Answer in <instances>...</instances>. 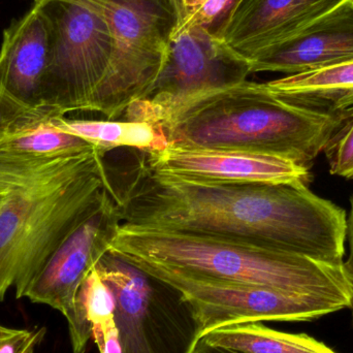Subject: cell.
Wrapping results in <instances>:
<instances>
[{
  "label": "cell",
  "mask_w": 353,
  "mask_h": 353,
  "mask_svg": "<svg viewBox=\"0 0 353 353\" xmlns=\"http://www.w3.org/2000/svg\"><path fill=\"white\" fill-rule=\"evenodd\" d=\"M201 339L211 345L243 353H338L307 334L283 333L263 323L220 327Z\"/></svg>",
  "instance_id": "17"
},
{
  "label": "cell",
  "mask_w": 353,
  "mask_h": 353,
  "mask_svg": "<svg viewBox=\"0 0 353 353\" xmlns=\"http://www.w3.org/2000/svg\"><path fill=\"white\" fill-rule=\"evenodd\" d=\"M97 1L111 25L114 51L91 112L115 119L152 91L165 64L170 39L180 21V6L179 0Z\"/></svg>",
  "instance_id": "7"
},
{
  "label": "cell",
  "mask_w": 353,
  "mask_h": 353,
  "mask_svg": "<svg viewBox=\"0 0 353 353\" xmlns=\"http://www.w3.org/2000/svg\"><path fill=\"white\" fill-rule=\"evenodd\" d=\"M52 122L58 130L79 137L108 152L121 147L147 152L163 150L170 146L163 128L147 122L68 119L65 116L54 117Z\"/></svg>",
  "instance_id": "16"
},
{
  "label": "cell",
  "mask_w": 353,
  "mask_h": 353,
  "mask_svg": "<svg viewBox=\"0 0 353 353\" xmlns=\"http://www.w3.org/2000/svg\"><path fill=\"white\" fill-rule=\"evenodd\" d=\"M134 267L180 290L194 307L203 336L242 323H310L348 309L346 303L336 299L215 281L147 263Z\"/></svg>",
  "instance_id": "8"
},
{
  "label": "cell",
  "mask_w": 353,
  "mask_h": 353,
  "mask_svg": "<svg viewBox=\"0 0 353 353\" xmlns=\"http://www.w3.org/2000/svg\"><path fill=\"white\" fill-rule=\"evenodd\" d=\"M45 335V327L18 330L0 325V353H33Z\"/></svg>",
  "instance_id": "23"
},
{
  "label": "cell",
  "mask_w": 353,
  "mask_h": 353,
  "mask_svg": "<svg viewBox=\"0 0 353 353\" xmlns=\"http://www.w3.org/2000/svg\"><path fill=\"white\" fill-rule=\"evenodd\" d=\"M241 0H179L180 21L196 24L222 39L226 26Z\"/></svg>",
  "instance_id": "20"
},
{
  "label": "cell",
  "mask_w": 353,
  "mask_h": 353,
  "mask_svg": "<svg viewBox=\"0 0 353 353\" xmlns=\"http://www.w3.org/2000/svg\"><path fill=\"white\" fill-rule=\"evenodd\" d=\"M352 114L301 107L278 99L263 83L245 81L187 99L155 125L172 146L250 151L310 170Z\"/></svg>",
  "instance_id": "2"
},
{
  "label": "cell",
  "mask_w": 353,
  "mask_h": 353,
  "mask_svg": "<svg viewBox=\"0 0 353 353\" xmlns=\"http://www.w3.org/2000/svg\"><path fill=\"white\" fill-rule=\"evenodd\" d=\"M53 118L30 132L1 139L0 155L29 161H45L63 159L93 146L79 137L58 130L52 122Z\"/></svg>",
  "instance_id": "19"
},
{
  "label": "cell",
  "mask_w": 353,
  "mask_h": 353,
  "mask_svg": "<svg viewBox=\"0 0 353 353\" xmlns=\"http://www.w3.org/2000/svg\"><path fill=\"white\" fill-rule=\"evenodd\" d=\"M332 175L353 181V112L325 150Z\"/></svg>",
  "instance_id": "22"
},
{
  "label": "cell",
  "mask_w": 353,
  "mask_h": 353,
  "mask_svg": "<svg viewBox=\"0 0 353 353\" xmlns=\"http://www.w3.org/2000/svg\"><path fill=\"white\" fill-rule=\"evenodd\" d=\"M92 339L101 353H122L121 343L114 317L94 325Z\"/></svg>",
  "instance_id": "24"
},
{
  "label": "cell",
  "mask_w": 353,
  "mask_h": 353,
  "mask_svg": "<svg viewBox=\"0 0 353 353\" xmlns=\"http://www.w3.org/2000/svg\"><path fill=\"white\" fill-rule=\"evenodd\" d=\"M117 203L121 223L210 232L344 263L347 214L307 183L201 182L155 171L141 157Z\"/></svg>",
  "instance_id": "1"
},
{
  "label": "cell",
  "mask_w": 353,
  "mask_h": 353,
  "mask_svg": "<svg viewBox=\"0 0 353 353\" xmlns=\"http://www.w3.org/2000/svg\"><path fill=\"white\" fill-rule=\"evenodd\" d=\"M353 60V0H344L302 30L253 56L251 74L310 72Z\"/></svg>",
  "instance_id": "12"
},
{
  "label": "cell",
  "mask_w": 353,
  "mask_h": 353,
  "mask_svg": "<svg viewBox=\"0 0 353 353\" xmlns=\"http://www.w3.org/2000/svg\"><path fill=\"white\" fill-rule=\"evenodd\" d=\"M108 253L130 265H159L215 281L336 299L348 305L343 265L263 246L244 239L121 223Z\"/></svg>",
  "instance_id": "3"
},
{
  "label": "cell",
  "mask_w": 353,
  "mask_h": 353,
  "mask_svg": "<svg viewBox=\"0 0 353 353\" xmlns=\"http://www.w3.org/2000/svg\"><path fill=\"white\" fill-rule=\"evenodd\" d=\"M113 294L122 353H194L203 327L174 286L107 253L95 265Z\"/></svg>",
  "instance_id": "6"
},
{
  "label": "cell",
  "mask_w": 353,
  "mask_h": 353,
  "mask_svg": "<svg viewBox=\"0 0 353 353\" xmlns=\"http://www.w3.org/2000/svg\"><path fill=\"white\" fill-rule=\"evenodd\" d=\"M344 0H241L222 41L250 60L308 26Z\"/></svg>",
  "instance_id": "14"
},
{
  "label": "cell",
  "mask_w": 353,
  "mask_h": 353,
  "mask_svg": "<svg viewBox=\"0 0 353 353\" xmlns=\"http://www.w3.org/2000/svg\"><path fill=\"white\" fill-rule=\"evenodd\" d=\"M346 241L350 245V255L347 259L344 261L343 265L350 283L352 286V302H350V309L352 311V325L353 330V194L350 197V212L347 216V228H346Z\"/></svg>",
  "instance_id": "25"
},
{
  "label": "cell",
  "mask_w": 353,
  "mask_h": 353,
  "mask_svg": "<svg viewBox=\"0 0 353 353\" xmlns=\"http://www.w3.org/2000/svg\"><path fill=\"white\" fill-rule=\"evenodd\" d=\"M120 224L116 193L64 241L18 299L48 305L65 316L81 284L107 254L108 246Z\"/></svg>",
  "instance_id": "10"
},
{
  "label": "cell",
  "mask_w": 353,
  "mask_h": 353,
  "mask_svg": "<svg viewBox=\"0 0 353 353\" xmlns=\"http://www.w3.org/2000/svg\"><path fill=\"white\" fill-rule=\"evenodd\" d=\"M51 29L43 108L57 116L91 112L114 51L111 25L97 0H33Z\"/></svg>",
  "instance_id": "5"
},
{
  "label": "cell",
  "mask_w": 353,
  "mask_h": 353,
  "mask_svg": "<svg viewBox=\"0 0 353 353\" xmlns=\"http://www.w3.org/2000/svg\"><path fill=\"white\" fill-rule=\"evenodd\" d=\"M107 152L93 145L52 175L4 188L0 302L12 288L19 298L64 241L117 193L105 167Z\"/></svg>",
  "instance_id": "4"
},
{
  "label": "cell",
  "mask_w": 353,
  "mask_h": 353,
  "mask_svg": "<svg viewBox=\"0 0 353 353\" xmlns=\"http://www.w3.org/2000/svg\"><path fill=\"white\" fill-rule=\"evenodd\" d=\"M272 94L332 114L353 112V60L263 83Z\"/></svg>",
  "instance_id": "15"
},
{
  "label": "cell",
  "mask_w": 353,
  "mask_h": 353,
  "mask_svg": "<svg viewBox=\"0 0 353 353\" xmlns=\"http://www.w3.org/2000/svg\"><path fill=\"white\" fill-rule=\"evenodd\" d=\"M57 115L25 107L12 99L0 84V140L34 130Z\"/></svg>",
  "instance_id": "21"
},
{
  "label": "cell",
  "mask_w": 353,
  "mask_h": 353,
  "mask_svg": "<svg viewBox=\"0 0 353 353\" xmlns=\"http://www.w3.org/2000/svg\"><path fill=\"white\" fill-rule=\"evenodd\" d=\"M6 190L4 189V190H0V205H1V203H3L4 197H6Z\"/></svg>",
  "instance_id": "27"
},
{
  "label": "cell",
  "mask_w": 353,
  "mask_h": 353,
  "mask_svg": "<svg viewBox=\"0 0 353 353\" xmlns=\"http://www.w3.org/2000/svg\"><path fill=\"white\" fill-rule=\"evenodd\" d=\"M114 309L113 294L94 268L81 284L74 305L65 314L74 353L85 352L92 339L93 327L113 319Z\"/></svg>",
  "instance_id": "18"
},
{
  "label": "cell",
  "mask_w": 353,
  "mask_h": 353,
  "mask_svg": "<svg viewBox=\"0 0 353 353\" xmlns=\"http://www.w3.org/2000/svg\"><path fill=\"white\" fill-rule=\"evenodd\" d=\"M194 353H243L230 350V348L219 347V346L211 345L201 339L195 348Z\"/></svg>",
  "instance_id": "26"
},
{
  "label": "cell",
  "mask_w": 353,
  "mask_h": 353,
  "mask_svg": "<svg viewBox=\"0 0 353 353\" xmlns=\"http://www.w3.org/2000/svg\"><path fill=\"white\" fill-rule=\"evenodd\" d=\"M50 53L49 22L33 3L24 16L4 29L0 48V84L25 107L48 111L43 108V92Z\"/></svg>",
  "instance_id": "13"
},
{
  "label": "cell",
  "mask_w": 353,
  "mask_h": 353,
  "mask_svg": "<svg viewBox=\"0 0 353 353\" xmlns=\"http://www.w3.org/2000/svg\"><path fill=\"white\" fill-rule=\"evenodd\" d=\"M142 152L155 171L214 183H283L310 181V170L288 159L261 153L221 149H192L170 145Z\"/></svg>",
  "instance_id": "11"
},
{
  "label": "cell",
  "mask_w": 353,
  "mask_h": 353,
  "mask_svg": "<svg viewBox=\"0 0 353 353\" xmlns=\"http://www.w3.org/2000/svg\"><path fill=\"white\" fill-rule=\"evenodd\" d=\"M250 62L196 24L178 22L165 64L147 99L126 109L128 121L155 125L161 114L197 95L247 81Z\"/></svg>",
  "instance_id": "9"
},
{
  "label": "cell",
  "mask_w": 353,
  "mask_h": 353,
  "mask_svg": "<svg viewBox=\"0 0 353 353\" xmlns=\"http://www.w3.org/2000/svg\"><path fill=\"white\" fill-rule=\"evenodd\" d=\"M33 353H34V352H33Z\"/></svg>",
  "instance_id": "28"
}]
</instances>
